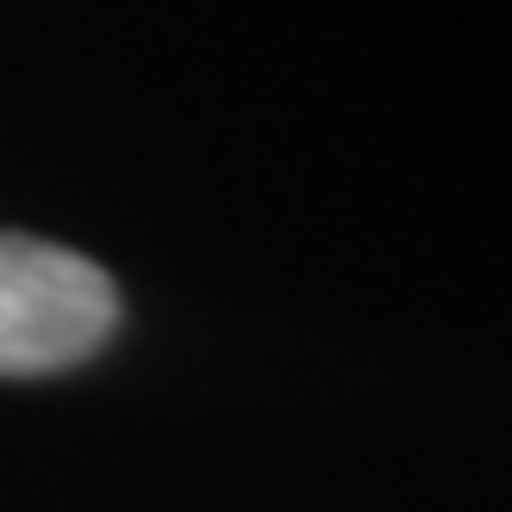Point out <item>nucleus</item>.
I'll return each instance as SVG.
<instances>
[{"label":"nucleus","instance_id":"obj_1","mask_svg":"<svg viewBox=\"0 0 512 512\" xmlns=\"http://www.w3.org/2000/svg\"><path fill=\"white\" fill-rule=\"evenodd\" d=\"M118 284L87 253L0 229V377H56L118 334Z\"/></svg>","mask_w":512,"mask_h":512}]
</instances>
